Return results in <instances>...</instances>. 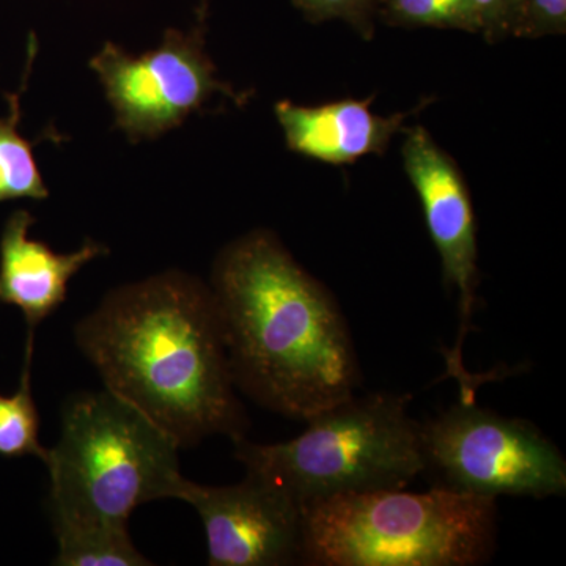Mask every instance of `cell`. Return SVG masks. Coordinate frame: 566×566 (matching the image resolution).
<instances>
[{"instance_id":"cell-3","label":"cell","mask_w":566,"mask_h":566,"mask_svg":"<svg viewBox=\"0 0 566 566\" xmlns=\"http://www.w3.org/2000/svg\"><path fill=\"white\" fill-rule=\"evenodd\" d=\"M497 499L431 486L378 490L303 506L308 566H475L494 556Z\"/></svg>"},{"instance_id":"cell-18","label":"cell","mask_w":566,"mask_h":566,"mask_svg":"<svg viewBox=\"0 0 566 566\" xmlns=\"http://www.w3.org/2000/svg\"><path fill=\"white\" fill-rule=\"evenodd\" d=\"M480 22V32L493 41L510 35L517 0H469Z\"/></svg>"},{"instance_id":"cell-2","label":"cell","mask_w":566,"mask_h":566,"mask_svg":"<svg viewBox=\"0 0 566 566\" xmlns=\"http://www.w3.org/2000/svg\"><path fill=\"white\" fill-rule=\"evenodd\" d=\"M210 289L234 386L256 405L305 422L356 394L363 371L340 305L273 232L227 244Z\"/></svg>"},{"instance_id":"cell-10","label":"cell","mask_w":566,"mask_h":566,"mask_svg":"<svg viewBox=\"0 0 566 566\" xmlns=\"http://www.w3.org/2000/svg\"><path fill=\"white\" fill-rule=\"evenodd\" d=\"M35 218L17 210L0 234V303L20 308L28 324V338L36 326L66 300L69 283L85 264L107 255L109 249L87 240L80 251L57 253L43 241L29 237Z\"/></svg>"},{"instance_id":"cell-6","label":"cell","mask_w":566,"mask_h":566,"mask_svg":"<svg viewBox=\"0 0 566 566\" xmlns=\"http://www.w3.org/2000/svg\"><path fill=\"white\" fill-rule=\"evenodd\" d=\"M420 455L431 486L497 499L566 493L564 453L536 424L460 400L420 423Z\"/></svg>"},{"instance_id":"cell-13","label":"cell","mask_w":566,"mask_h":566,"mask_svg":"<svg viewBox=\"0 0 566 566\" xmlns=\"http://www.w3.org/2000/svg\"><path fill=\"white\" fill-rule=\"evenodd\" d=\"M57 566H147L134 546L128 524H57Z\"/></svg>"},{"instance_id":"cell-9","label":"cell","mask_w":566,"mask_h":566,"mask_svg":"<svg viewBox=\"0 0 566 566\" xmlns=\"http://www.w3.org/2000/svg\"><path fill=\"white\" fill-rule=\"evenodd\" d=\"M178 501L202 517L208 565H301L303 506L262 476L248 472L229 486L185 479Z\"/></svg>"},{"instance_id":"cell-14","label":"cell","mask_w":566,"mask_h":566,"mask_svg":"<svg viewBox=\"0 0 566 566\" xmlns=\"http://www.w3.org/2000/svg\"><path fill=\"white\" fill-rule=\"evenodd\" d=\"M33 340L25 344L20 389L10 397L0 395V455L36 457L46 463L50 449L40 444V416L32 394Z\"/></svg>"},{"instance_id":"cell-4","label":"cell","mask_w":566,"mask_h":566,"mask_svg":"<svg viewBox=\"0 0 566 566\" xmlns=\"http://www.w3.org/2000/svg\"><path fill=\"white\" fill-rule=\"evenodd\" d=\"M180 447L109 390L66 401L62 433L50 449L52 526L128 524L137 506L178 499Z\"/></svg>"},{"instance_id":"cell-16","label":"cell","mask_w":566,"mask_h":566,"mask_svg":"<svg viewBox=\"0 0 566 566\" xmlns=\"http://www.w3.org/2000/svg\"><path fill=\"white\" fill-rule=\"evenodd\" d=\"M566 31V0H517L510 35L542 39Z\"/></svg>"},{"instance_id":"cell-17","label":"cell","mask_w":566,"mask_h":566,"mask_svg":"<svg viewBox=\"0 0 566 566\" xmlns=\"http://www.w3.org/2000/svg\"><path fill=\"white\" fill-rule=\"evenodd\" d=\"M293 6L314 22L340 20L364 39L374 36L376 0H292Z\"/></svg>"},{"instance_id":"cell-8","label":"cell","mask_w":566,"mask_h":566,"mask_svg":"<svg viewBox=\"0 0 566 566\" xmlns=\"http://www.w3.org/2000/svg\"><path fill=\"white\" fill-rule=\"evenodd\" d=\"M401 155L409 181L422 203L428 233L441 259L444 285L449 292L455 290L458 296L460 326L455 345L446 352L447 376L460 381L461 400H472L479 382L463 364V346L472 329L479 285L471 193L452 156L436 144L423 126L408 129Z\"/></svg>"},{"instance_id":"cell-1","label":"cell","mask_w":566,"mask_h":566,"mask_svg":"<svg viewBox=\"0 0 566 566\" xmlns=\"http://www.w3.org/2000/svg\"><path fill=\"white\" fill-rule=\"evenodd\" d=\"M104 389L158 424L180 449L245 436L210 285L170 270L103 297L74 329Z\"/></svg>"},{"instance_id":"cell-12","label":"cell","mask_w":566,"mask_h":566,"mask_svg":"<svg viewBox=\"0 0 566 566\" xmlns=\"http://www.w3.org/2000/svg\"><path fill=\"white\" fill-rule=\"evenodd\" d=\"M39 43L31 33L28 44V65L20 91L9 96L10 114L0 118V202L17 199L43 200L50 196L39 164L33 158L31 142L18 132L21 120V95L28 87L29 77Z\"/></svg>"},{"instance_id":"cell-15","label":"cell","mask_w":566,"mask_h":566,"mask_svg":"<svg viewBox=\"0 0 566 566\" xmlns=\"http://www.w3.org/2000/svg\"><path fill=\"white\" fill-rule=\"evenodd\" d=\"M376 9L389 24L401 28L480 32L479 18L469 0H376Z\"/></svg>"},{"instance_id":"cell-7","label":"cell","mask_w":566,"mask_h":566,"mask_svg":"<svg viewBox=\"0 0 566 566\" xmlns=\"http://www.w3.org/2000/svg\"><path fill=\"white\" fill-rule=\"evenodd\" d=\"M205 7L189 31L167 29L156 50L133 55L107 41L91 69L102 82L115 125L129 140H153L182 125L216 95L243 103L240 93L219 80L205 51Z\"/></svg>"},{"instance_id":"cell-11","label":"cell","mask_w":566,"mask_h":566,"mask_svg":"<svg viewBox=\"0 0 566 566\" xmlns=\"http://www.w3.org/2000/svg\"><path fill=\"white\" fill-rule=\"evenodd\" d=\"M371 99H342L314 107L283 99L274 112L290 150L344 166L364 156L385 155L395 134L403 129L405 114H375Z\"/></svg>"},{"instance_id":"cell-5","label":"cell","mask_w":566,"mask_h":566,"mask_svg":"<svg viewBox=\"0 0 566 566\" xmlns=\"http://www.w3.org/2000/svg\"><path fill=\"white\" fill-rule=\"evenodd\" d=\"M411 395L354 394L307 422L292 441L256 444L232 439L234 458L301 506L342 494L400 490L422 475L420 423Z\"/></svg>"}]
</instances>
